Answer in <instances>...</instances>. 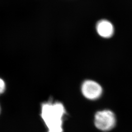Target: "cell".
Listing matches in <instances>:
<instances>
[{"label":"cell","instance_id":"1","mask_svg":"<svg viewBox=\"0 0 132 132\" xmlns=\"http://www.w3.org/2000/svg\"><path fill=\"white\" fill-rule=\"evenodd\" d=\"M66 113V110L61 102L49 101L42 104L41 116L47 132H63V118Z\"/></svg>","mask_w":132,"mask_h":132},{"label":"cell","instance_id":"2","mask_svg":"<svg viewBox=\"0 0 132 132\" xmlns=\"http://www.w3.org/2000/svg\"><path fill=\"white\" fill-rule=\"evenodd\" d=\"M94 123L95 126L99 130L103 132H108L116 126L117 119L112 111L104 110L95 113Z\"/></svg>","mask_w":132,"mask_h":132},{"label":"cell","instance_id":"3","mask_svg":"<svg viewBox=\"0 0 132 132\" xmlns=\"http://www.w3.org/2000/svg\"><path fill=\"white\" fill-rule=\"evenodd\" d=\"M81 92L86 98L96 100L102 94L101 86L96 82L91 80H85L81 86Z\"/></svg>","mask_w":132,"mask_h":132},{"label":"cell","instance_id":"4","mask_svg":"<svg viewBox=\"0 0 132 132\" xmlns=\"http://www.w3.org/2000/svg\"><path fill=\"white\" fill-rule=\"evenodd\" d=\"M96 29L99 35L105 38L111 37L114 33L113 25L106 20H102L96 24Z\"/></svg>","mask_w":132,"mask_h":132},{"label":"cell","instance_id":"5","mask_svg":"<svg viewBox=\"0 0 132 132\" xmlns=\"http://www.w3.org/2000/svg\"><path fill=\"white\" fill-rule=\"evenodd\" d=\"M5 88L6 86L4 80L0 78V95L5 92Z\"/></svg>","mask_w":132,"mask_h":132},{"label":"cell","instance_id":"6","mask_svg":"<svg viewBox=\"0 0 132 132\" xmlns=\"http://www.w3.org/2000/svg\"><path fill=\"white\" fill-rule=\"evenodd\" d=\"M0 112H1V107H0Z\"/></svg>","mask_w":132,"mask_h":132}]
</instances>
